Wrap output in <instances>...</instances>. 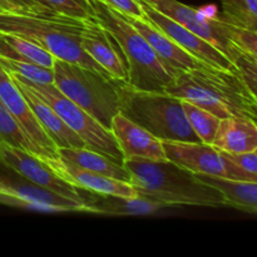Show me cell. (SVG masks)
<instances>
[{
  "label": "cell",
  "mask_w": 257,
  "mask_h": 257,
  "mask_svg": "<svg viewBox=\"0 0 257 257\" xmlns=\"http://www.w3.org/2000/svg\"><path fill=\"white\" fill-rule=\"evenodd\" d=\"M143 2L150 4L151 7L155 8L162 14L170 17L178 24L187 28L188 30L195 33L202 39L207 40L216 49H218L223 55H226L231 63L237 57L238 53L243 52V50L235 47L226 38V35L222 32V23L216 18V15H212V17L206 15L201 13L200 10L193 9V8L182 4L177 0H143Z\"/></svg>",
  "instance_id": "obj_8"
},
{
  "label": "cell",
  "mask_w": 257,
  "mask_h": 257,
  "mask_svg": "<svg viewBox=\"0 0 257 257\" xmlns=\"http://www.w3.org/2000/svg\"><path fill=\"white\" fill-rule=\"evenodd\" d=\"M3 185H4V183H3ZM2 187H3V186H2ZM2 187H0V188H2Z\"/></svg>",
  "instance_id": "obj_36"
},
{
  "label": "cell",
  "mask_w": 257,
  "mask_h": 257,
  "mask_svg": "<svg viewBox=\"0 0 257 257\" xmlns=\"http://www.w3.org/2000/svg\"><path fill=\"white\" fill-rule=\"evenodd\" d=\"M0 102L12 113L30 141L34 143L40 153L39 157H57V146L39 124L23 93L2 65H0Z\"/></svg>",
  "instance_id": "obj_11"
},
{
  "label": "cell",
  "mask_w": 257,
  "mask_h": 257,
  "mask_svg": "<svg viewBox=\"0 0 257 257\" xmlns=\"http://www.w3.org/2000/svg\"><path fill=\"white\" fill-rule=\"evenodd\" d=\"M225 157H227L231 162L235 163L240 168H242L246 172L251 173V175L257 176V151L252 152H242V153H228L223 152Z\"/></svg>",
  "instance_id": "obj_32"
},
{
  "label": "cell",
  "mask_w": 257,
  "mask_h": 257,
  "mask_svg": "<svg viewBox=\"0 0 257 257\" xmlns=\"http://www.w3.org/2000/svg\"><path fill=\"white\" fill-rule=\"evenodd\" d=\"M3 186V181H0V187H2Z\"/></svg>",
  "instance_id": "obj_35"
},
{
  "label": "cell",
  "mask_w": 257,
  "mask_h": 257,
  "mask_svg": "<svg viewBox=\"0 0 257 257\" xmlns=\"http://www.w3.org/2000/svg\"><path fill=\"white\" fill-rule=\"evenodd\" d=\"M92 4L97 22L114 38L124 57L125 84L142 92L163 93L175 77L161 63L145 37L119 12L99 0H92Z\"/></svg>",
  "instance_id": "obj_4"
},
{
  "label": "cell",
  "mask_w": 257,
  "mask_h": 257,
  "mask_svg": "<svg viewBox=\"0 0 257 257\" xmlns=\"http://www.w3.org/2000/svg\"><path fill=\"white\" fill-rule=\"evenodd\" d=\"M201 182L216 188L222 195L227 207L237 208L243 212L257 213V182L238 181L213 175L196 173Z\"/></svg>",
  "instance_id": "obj_20"
},
{
  "label": "cell",
  "mask_w": 257,
  "mask_h": 257,
  "mask_svg": "<svg viewBox=\"0 0 257 257\" xmlns=\"http://www.w3.org/2000/svg\"><path fill=\"white\" fill-rule=\"evenodd\" d=\"M123 166L131 175V183L138 196L168 206H226L216 188L201 182L195 173L171 161L127 158Z\"/></svg>",
  "instance_id": "obj_2"
},
{
  "label": "cell",
  "mask_w": 257,
  "mask_h": 257,
  "mask_svg": "<svg viewBox=\"0 0 257 257\" xmlns=\"http://www.w3.org/2000/svg\"><path fill=\"white\" fill-rule=\"evenodd\" d=\"M212 146L228 153L257 151L256 120L242 117H228L220 120Z\"/></svg>",
  "instance_id": "obj_19"
},
{
  "label": "cell",
  "mask_w": 257,
  "mask_h": 257,
  "mask_svg": "<svg viewBox=\"0 0 257 257\" xmlns=\"http://www.w3.org/2000/svg\"><path fill=\"white\" fill-rule=\"evenodd\" d=\"M87 22L52 12L0 13V33L19 35L39 45L57 59L80 64L112 78L80 47Z\"/></svg>",
  "instance_id": "obj_3"
},
{
  "label": "cell",
  "mask_w": 257,
  "mask_h": 257,
  "mask_svg": "<svg viewBox=\"0 0 257 257\" xmlns=\"http://www.w3.org/2000/svg\"><path fill=\"white\" fill-rule=\"evenodd\" d=\"M58 177L68 182L75 188H82L88 192L103 193V195H120L128 197L138 196L135 186L130 182L105 177L99 173L84 170L57 156L54 158L39 157Z\"/></svg>",
  "instance_id": "obj_12"
},
{
  "label": "cell",
  "mask_w": 257,
  "mask_h": 257,
  "mask_svg": "<svg viewBox=\"0 0 257 257\" xmlns=\"http://www.w3.org/2000/svg\"><path fill=\"white\" fill-rule=\"evenodd\" d=\"M99 2L127 17L140 18V19L145 18L140 0H99Z\"/></svg>",
  "instance_id": "obj_31"
},
{
  "label": "cell",
  "mask_w": 257,
  "mask_h": 257,
  "mask_svg": "<svg viewBox=\"0 0 257 257\" xmlns=\"http://www.w3.org/2000/svg\"><path fill=\"white\" fill-rule=\"evenodd\" d=\"M10 3L19 8L23 13H50L40 0H9ZM53 13V12H52Z\"/></svg>",
  "instance_id": "obj_33"
},
{
  "label": "cell",
  "mask_w": 257,
  "mask_h": 257,
  "mask_svg": "<svg viewBox=\"0 0 257 257\" xmlns=\"http://www.w3.org/2000/svg\"><path fill=\"white\" fill-rule=\"evenodd\" d=\"M54 83L60 93L110 130L119 105V82L75 63L54 58Z\"/></svg>",
  "instance_id": "obj_6"
},
{
  "label": "cell",
  "mask_w": 257,
  "mask_h": 257,
  "mask_svg": "<svg viewBox=\"0 0 257 257\" xmlns=\"http://www.w3.org/2000/svg\"><path fill=\"white\" fill-rule=\"evenodd\" d=\"M9 12H22L18 7H15L9 0H0V13H9ZM23 13V12H22Z\"/></svg>",
  "instance_id": "obj_34"
},
{
  "label": "cell",
  "mask_w": 257,
  "mask_h": 257,
  "mask_svg": "<svg viewBox=\"0 0 257 257\" xmlns=\"http://www.w3.org/2000/svg\"><path fill=\"white\" fill-rule=\"evenodd\" d=\"M221 23H222L223 34L226 35V38L235 47L257 57V32L250 29H243V28L233 27V25L227 24V23L222 22V20H221Z\"/></svg>",
  "instance_id": "obj_29"
},
{
  "label": "cell",
  "mask_w": 257,
  "mask_h": 257,
  "mask_svg": "<svg viewBox=\"0 0 257 257\" xmlns=\"http://www.w3.org/2000/svg\"><path fill=\"white\" fill-rule=\"evenodd\" d=\"M2 191L17 195L19 197L27 198V200L33 201V202L40 203V205L49 206L55 210V212H82L83 205L84 203L78 202V201L72 200V198L64 197L59 193L50 191L48 188L38 186L35 183L29 182H3Z\"/></svg>",
  "instance_id": "obj_22"
},
{
  "label": "cell",
  "mask_w": 257,
  "mask_h": 257,
  "mask_svg": "<svg viewBox=\"0 0 257 257\" xmlns=\"http://www.w3.org/2000/svg\"><path fill=\"white\" fill-rule=\"evenodd\" d=\"M167 161L186 168L192 173H203L225 177L223 157L213 146L201 142L162 141Z\"/></svg>",
  "instance_id": "obj_14"
},
{
  "label": "cell",
  "mask_w": 257,
  "mask_h": 257,
  "mask_svg": "<svg viewBox=\"0 0 257 257\" xmlns=\"http://www.w3.org/2000/svg\"><path fill=\"white\" fill-rule=\"evenodd\" d=\"M118 112L161 141L201 142L186 118L182 100L166 93L136 90L119 82Z\"/></svg>",
  "instance_id": "obj_5"
},
{
  "label": "cell",
  "mask_w": 257,
  "mask_h": 257,
  "mask_svg": "<svg viewBox=\"0 0 257 257\" xmlns=\"http://www.w3.org/2000/svg\"><path fill=\"white\" fill-rule=\"evenodd\" d=\"M166 207L163 203L140 197L120 195H103L89 192L84 198L82 212L107 216H146Z\"/></svg>",
  "instance_id": "obj_18"
},
{
  "label": "cell",
  "mask_w": 257,
  "mask_h": 257,
  "mask_svg": "<svg viewBox=\"0 0 257 257\" xmlns=\"http://www.w3.org/2000/svg\"><path fill=\"white\" fill-rule=\"evenodd\" d=\"M232 64L235 65L236 73L243 84L248 88L253 95L256 94L257 87V57L250 54V53L241 52L237 57L233 59Z\"/></svg>",
  "instance_id": "obj_30"
},
{
  "label": "cell",
  "mask_w": 257,
  "mask_h": 257,
  "mask_svg": "<svg viewBox=\"0 0 257 257\" xmlns=\"http://www.w3.org/2000/svg\"><path fill=\"white\" fill-rule=\"evenodd\" d=\"M182 108L191 128L200 138L201 143L212 146L213 137L220 124V118L187 100H182Z\"/></svg>",
  "instance_id": "obj_25"
},
{
  "label": "cell",
  "mask_w": 257,
  "mask_h": 257,
  "mask_svg": "<svg viewBox=\"0 0 257 257\" xmlns=\"http://www.w3.org/2000/svg\"><path fill=\"white\" fill-rule=\"evenodd\" d=\"M163 93L193 103L220 119L242 117L256 120L257 117V95L236 73L210 65L178 72Z\"/></svg>",
  "instance_id": "obj_1"
},
{
  "label": "cell",
  "mask_w": 257,
  "mask_h": 257,
  "mask_svg": "<svg viewBox=\"0 0 257 257\" xmlns=\"http://www.w3.org/2000/svg\"><path fill=\"white\" fill-rule=\"evenodd\" d=\"M58 156L80 168L131 183V175L124 166L114 162L112 158L90 148H58Z\"/></svg>",
  "instance_id": "obj_21"
},
{
  "label": "cell",
  "mask_w": 257,
  "mask_h": 257,
  "mask_svg": "<svg viewBox=\"0 0 257 257\" xmlns=\"http://www.w3.org/2000/svg\"><path fill=\"white\" fill-rule=\"evenodd\" d=\"M124 18L145 37V39L151 45L158 59L173 77L178 72L197 69V68L207 65L198 60L197 58L188 54L181 47H178L171 38L163 34L146 18L140 19V18L127 17V15H124Z\"/></svg>",
  "instance_id": "obj_16"
},
{
  "label": "cell",
  "mask_w": 257,
  "mask_h": 257,
  "mask_svg": "<svg viewBox=\"0 0 257 257\" xmlns=\"http://www.w3.org/2000/svg\"><path fill=\"white\" fill-rule=\"evenodd\" d=\"M53 13L80 20L95 19L92 0H40Z\"/></svg>",
  "instance_id": "obj_28"
},
{
  "label": "cell",
  "mask_w": 257,
  "mask_h": 257,
  "mask_svg": "<svg viewBox=\"0 0 257 257\" xmlns=\"http://www.w3.org/2000/svg\"><path fill=\"white\" fill-rule=\"evenodd\" d=\"M12 75L25 83L35 94L47 102L62 118L63 122L84 141L87 148L103 153L123 166L124 157L110 130L103 127L92 115L60 93L54 84H38L17 74Z\"/></svg>",
  "instance_id": "obj_7"
},
{
  "label": "cell",
  "mask_w": 257,
  "mask_h": 257,
  "mask_svg": "<svg viewBox=\"0 0 257 257\" xmlns=\"http://www.w3.org/2000/svg\"><path fill=\"white\" fill-rule=\"evenodd\" d=\"M0 57L25 60L42 67L53 68L54 57L35 43L10 33H0Z\"/></svg>",
  "instance_id": "obj_23"
},
{
  "label": "cell",
  "mask_w": 257,
  "mask_h": 257,
  "mask_svg": "<svg viewBox=\"0 0 257 257\" xmlns=\"http://www.w3.org/2000/svg\"><path fill=\"white\" fill-rule=\"evenodd\" d=\"M0 65L10 74H17L19 77L25 78L29 82L38 83V84H53L54 83L53 68L42 67V65L32 62L10 59V58L5 57H0Z\"/></svg>",
  "instance_id": "obj_27"
},
{
  "label": "cell",
  "mask_w": 257,
  "mask_h": 257,
  "mask_svg": "<svg viewBox=\"0 0 257 257\" xmlns=\"http://www.w3.org/2000/svg\"><path fill=\"white\" fill-rule=\"evenodd\" d=\"M0 163L24 177L29 182L48 188L64 197L84 203L78 188L58 177L39 157L0 140Z\"/></svg>",
  "instance_id": "obj_10"
},
{
  "label": "cell",
  "mask_w": 257,
  "mask_h": 257,
  "mask_svg": "<svg viewBox=\"0 0 257 257\" xmlns=\"http://www.w3.org/2000/svg\"><path fill=\"white\" fill-rule=\"evenodd\" d=\"M215 15L233 27L257 32V0H222V12Z\"/></svg>",
  "instance_id": "obj_24"
},
{
  "label": "cell",
  "mask_w": 257,
  "mask_h": 257,
  "mask_svg": "<svg viewBox=\"0 0 257 257\" xmlns=\"http://www.w3.org/2000/svg\"><path fill=\"white\" fill-rule=\"evenodd\" d=\"M140 2L141 5H142V10L146 19L150 23H152L163 34L171 38L178 47L186 50L188 54L197 58L198 60L210 65V67L236 73L235 65L227 59L226 55H223L220 50L216 49L207 40L196 35L195 33L188 30L187 28L178 24L177 22L171 19L170 17L156 10L155 8H152L150 4L143 2V0H140Z\"/></svg>",
  "instance_id": "obj_9"
},
{
  "label": "cell",
  "mask_w": 257,
  "mask_h": 257,
  "mask_svg": "<svg viewBox=\"0 0 257 257\" xmlns=\"http://www.w3.org/2000/svg\"><path fill=\"white\" fill-rule=\"evenodd\" d=\"M110 132L117 140L124 160L143 158L151 161H167L163 152L162 141L119 112L113 117Z\"/></svg>",
  "instance_id": "obj_15"
},
{
  "label": "cell",
  "mask_w": 257,
  "mask_h": 257,
  "mask_svg": "<svg viewBox=\"0 0 257 257\" xmlns=\"http://www.w3.org/2000/svg\"><path fill=\"white\" fill-rule=\"evenodd\" d=\"M10 74V73H9ZM15 84L23 93V95L27 99L30 109L33 110L34 115L37 117L38 122L42 125L43 130L47 132L50 140L54 142L57 148H70V147H87L85 142L77 135L73 132L67 124L62 120V118L55 113V110L48 104L47 102L42 99L38 94H35L25 83L15 78L14 75L10 74Z\"/></svg>",
  "instance_id": "obj_17"
},
{
  "label": "cell",
  "mask_w": 257,
  "mask_h": 257,
  "mask_svg": "<svg viewBox=\"0 0 257 257\" xmlns=\"http://www.w3.org/2000/svg\"><path fill=\"white\" fill-rule=\"evenodd\" d=\"M0 140L5 141L14 147L22 148L39 157L40 153L34 143L30 141L18 120L12 115L4 104L0 102Z\"/></svg>",
  "instance_id": "obj_26"
},
{
  "label": "cell",
  "mask_w": 257,
  "mask_h": 257,
  "mask_svg": "<svg viewBox=\"0 0 257 257\" xmlns=\"http://www.w3.org/2000/svg\"><path fill=\"white\" fill-rule=\"evenodd\" d=\"M80 47L113 79L125 82L127 64L123 59L122 52L114 38L97 22V19L87 22V27L80 38Z\"/></svg>",
  "instance_id": "obj_13"
}]
</instances>
